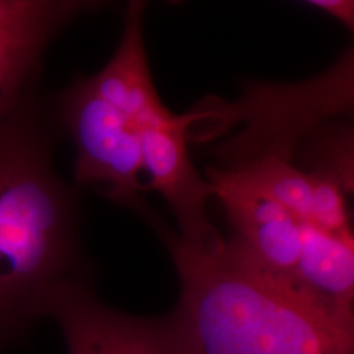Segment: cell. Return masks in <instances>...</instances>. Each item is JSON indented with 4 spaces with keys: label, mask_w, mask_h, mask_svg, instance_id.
I'll list each match as a JSON object with an SVG mask.
<instances>
[{
    "label": "cell",
    "mask_w": 354,
    "mask_h": 354,
    "mask_svg": "<svg viewBox=\"0 0 354 354\" xmlns=\"http://www.w3.org/2000/svg\"><path fill=\"white\" fill-rule=\"evenodd\" d=\"M146 3L128 2L122 39L109 63L94 76H87L91 87L112 107L138 125L156 110L165 107L154 86L145 48L143 19Z\"/></svg>",
    "instance_id": "9"
},
{
    "label": "cell",
    "mask_w": 354,
    "mask_h": 354,
    "mask_svg": "<svg viewBox=\"0 0 354 354\" xmlns=\"http://www.w3.org/2000/svg\"><path fill=\"white\" fill-rule=\"evenodd\" d=\"M102 7L87 0H0V120L35 94L53 39Z\"/></svg>",
    "instance_id": "7"
},
{
    "label": "cell",
    "mask_w": 354,
    "mask_h": 354,
    "mask_svg": "<svg viewBox=\"0 0 354 354\" xmlns=\"http://www.w3.org/2000/svg\"><path fill=\"white\" fill-rule=\"evenodd\" d=\"M56 127L76 149L74 183L92 187L110 201L151 221L145 205L143 161L136 127L76 76L55 99Z\"/></svg>",
    "instance_id": "3"
},
{
    "label": "cell",
    "mask_w": 354,
    "mask_h": 354,
    "mask_svg": "<svg viewBox=\"0 0 354 354\" xmlns=\"http://www.w3.org/2000/svg\"><path fill=\"white\" fill-rule=\"evenodd\" d=\"M151 225L180 282L171 315L185 354H354V330L274 282L227 238L201 251L158 218Z\"/></svg>",
    "instance_id": "2"
},
{
    "label": "cell",
    "mask_w": 354,
    "mask_h": 354,
    "mask_svg": "<svg viewBox=\"0 0 354 354\" xmlns=\"http://www.w3.org/2000/svg\"><path fill=\"white\" fill-rule=\"evenodd\" d=\"M50 112L35 92L0 120V349L44 318L53 290L87 279L77 189L56 172Z\"/></svg>",
    "instance_id": "1"
},
{
    "label": "cell",
    "mask_w": 354,
    "mask_h": 354,
    "mask_svg": "<svg viewBox=\"0 0 354 354\" xmlns=\"http://www.w3.org/2000/svg\"><path fill=\"white\" fill-rule=\"evenodd\" d=\"M292 292L331 322L354 330V241L304 223Z\"/></svg>",
    "instance_id": "8"
},
{
    "label": "cell",
    "mask_w": 354,
    "mask_h": 354,
    "mask_svg": "<svg viewBox=\"0 0 354 354\" xmlns=\"http://www.w3.org/2000/svg\"><path fill=\"white\" fill-rule=\"evenodd\" d=\"M205 179L233 228L228 240L261 272L292 292L302 221L234 167H209Z\"/></svg>",
    "instance_id": "6"
},
{
    "label": "cell",
    "mask_w": 354,
    "mask_h": 354,
    "mask_svg": "<svg viewBox=\"0 0 354 354\" xmlns=\"http://www.w3.org/2000/svg\"><path fill=\"white\" fill-rule=\"evenodd\" d=\"M197 113H174L161 107L140 123L138 131L146 190L165 198L177 221V238L201 251H216L225 238L209 216L212 185L197 171L189 151V127Z\"/></svg>",
    "instance_id": "4"
},
{
    "label": "cell",
    "mask_w": 354,
    "mask_h": 354,
    "mask_svg": "<svg viewBox=\"0 0 354 354\" xmlns=\"http://www.w3.org/2000/svg\"><path fill=\"white\" fill-rule=\"evenodd\" d=\"M63 331L68 354H185L171 313L135 317L105 305L88 279L53 290L44 307Z\"/></svg>",
    "instance_id": "5"
},
{
    "label": "cell",
    "mask_w": 354,
    "mask_h": 354,
    "mask_svg": "<svg viewBox=\"0 0 354 354\" xmlns=\"http://www.w3.org/2000/svg\"><path fill=\"white\" fill-rule=\"evenodd\" d=\"M308 6L326 13L331 19L339 21L349 32H353L354 3L351 0H313V2H308Z\"/></svg>",
    "instance_id": "10"
}]
</instances>
